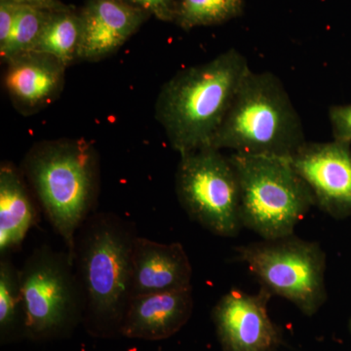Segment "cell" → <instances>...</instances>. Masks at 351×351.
I'll return each mask as SVG.
<instances>
[{
	"instance_id": "5b68a950",
	"label": "cell",
	"mask_w": 351,
	"mask_h": 351,
	"mask_svg": "<svg viewBox=\"0 0 351 351\" xmlns=\"http://www.w3.org/2000/svg\"><path fill=\"white\" fill-rule=\"evenodd\" d=\"M228 157L239 179L242 226L263 239L294 234L315 201L291 158L234 152Z\"/></svg>"
},
{
	"instance_id": "ffe728a7",
	"label": "cell",
	"mask_w": 351,
	"mask_h": 351,
	"mask_svg": "<svg viewBox=\"0 0 351 351\" xmlns=\"http://www.w3.org/2000/svg\"><path fill=\"white\" fill-rule=\"evenodd\" d=\"M162 22L174 23L177 0H123Z\"/></svg>"
},
{
	"instance_id": "e0dca14e",
	"label": "cell",
	"mask_w": 351,
	"mask_h": 351,
	"mask_svg": "<svg viewBox=\"0 0 351 351\" xmlns=\"http://www.w3.org/2000/svg\"><path fill=\"white\" fill-rule=\"evenodd\" d=\"M243 12V0H177L175 24L184 31L223 24Z\"/></svg>"
},
{
	"instance_id": "7402d4cb",
	"label": "cell",
	"mask_w": 351,
	"mask_h": 351,
	"mask_svg": "<svg viewBox=\"0 0 351 351\" xmlns=\"http://www.w3.org/2000/svg\"><path fill=\"white\" fill-rule=\"evenodd\" d=\"M19 7L20 4L0 0V56L4 54L12 38Z\"/></svg>"
},
{
	"instance_id": "2e32d148",
	"label": "cell",
	"mask_w": 351,
	"mask_h": 351,
	"mask_svg": "<svg viewBox=\"0 0 351 351\" xmlns=\"http://www.w3.org/2000/svg\"><path fill=\"white\" fill-rule=\"evenodd\" d=\"M80 36V10L50 12L34 51L49 54L68 68L78 61Z\"/></svg>"
},
{
	"instance_id": "44dd1931",
	"label": "cell",
	"mask_w": 351,
	"mask_h": 351,
	"mask_svg": "<svg viewBox=\"0 0 351 351\" xmlns=\"http://www.w3.org/2000/svg\"><path fill=\"white\" fill-rule=\"evenodd\" d=\"M329 119L334 140L351 143V104L330 108Z\"/></svg>"
},
{
	"instance_id": "4fadbf2b",
	"label": "cell",
	"mask_w": 351,
	"mask_h": 351,
	"mask_svg": "<svg viewBox=\"0 0 351 351\" xmlns=\"http://www.w3.org/2000/svg\"><path fill=\"white\" fill-rule=\"evenodd\" d=\"M193 267L180 243L163 244L137 237L133 249L132 299L138 295L188 290Z\"/></svg>"
},
{
	"instance_id": "9a60e30c",
	"label": "cell",
	"mask_w": 351,
	"mask_h": 351,
	"mask_svg": "<svg viewBox=\"0 0 351 351\" xmlns=\"http://www.w3.org/2000/svg\"><path fill=\"white\" fill-rule=\"evenodd\" d=\"M40 205L21 168L0 165V256L18 250L40 221Z\"/></svg>"
},
{
	"instance_id": "603a6c76",
	"label": "cell",
	"mask_w": 351,
	"mask_h": 351,
	"mask_svg": "<svg viewBox=\"0 0 351 351\" xmlns=\"http://www.w3.org/2000/svg\"><path fill=\"white\" fill-rule=\"evenodd\" d=\"M14 2L20 5L31 6L34 8L43 9L50 12H62V11H71L75 9V6L66 4L61 0H5Z\"/></svg>"
},
{
	"instance_id": "ac0fdd59",
	"label": "cell",
	"mask_w": 351,
	"mask_h": 351,
	"mask_svg": "<svg viewBox=\"0 0 351 351\" xmlns=\"http://www.w3.org/2000/svg\"><path fill=\"white\" fill-rule=\"evenodd\" d=\"M17 327L25 332V309L19 269L8 256L0 258V328L2 335Z\"/></svg>"
},
{
	"instance_id": "6da1fadb",
	"label": "cell",
	"mask_w": 351,
	"mask_h": 351,
	"mask_svg": "<svg viewBox=\"0 0 351 351\" xmlns=\"http://www.w3.org/2000/svg\"><path fill=\"white\" fill-rule=\"evenodd\" d=\"M248 61L232 48L206 63L182 69L161 88L156 117L181 154L211 147L245 76Z\"/></svg>"
},
{
	"instance_id": "d6986e66",
	"label": "cell",
	"mask_w": 351,
	"mask_h": 351,
	"mask_svg": "<svg viewBox=\"0 0 351 351\" xmlns=\"http://www.w3.org/2000/svg\"><path fill=\"white\" fill-rule=\"evenodd\" d=\"M50 11L34 7L20 5L16 18L15 27L10 43L4 54L1 55L3 63L27 52L34 51L40 38Z\"/></svg>"
},
{
	"instance_id": "52a82bcc",
	"label": "cell",
	"mask_w": 351,
	"mask_h": 351,
	"mask_svg": "<svg viewBox=\"0 0 351 351\" xmlns=\"http://www.w3.org/2000/svg\"><path fill=\"white\" fill-rule=\"evenodd\" d=\"M19 276L27 336L53 338L83 319L82 293L66 251L41 245L25 258Z\"/></svg>"
},
{
	"instance_id": "9c48e42d",
	"label": "cell",
	"mask_w": 351,
	"mask_h": 351,
	"mask_svg": "<svg viewBox=\"0 0 351 351\" xmlns=\"http://www.w3.org/2000/svg\"><path fill=\"white\" fill-rule=\"evenodd\" d=\"M351 143H304L291 157L316 206L335 219L351 217Z\"/></svg>"
},
{
	"instance_id": "277c9868",
	"label": "cell",
	"mask_w": 351,
	"mask_h": 351,
	"mask_svg": "<svg viewBox=\"0 0 351 351\" xmlns=\"http://www.w3.org/2000/svg\"><path fill=\"white\" fill-rule=\"evenodd\" d=\"M304 126L280 78L249 71L211 147L234 154L291 158L306 143Z\"/></svg>"
},
{
	"instance_id": "8992f818",
	"label": "cell",
	"mask_w": 351,
	"mask_h": 351,
	"mask_svg": "<svg viewBox=\"0 0 351 351\" xmlns=\"http://www.w3.org/2000/svg\"><path fill=\"white\" fill-rule=\"evenodd\" d=\"M237 258L272 295L313 316L326 302V254L316 242L294 234L240 246Z\"/></svg>"
},
{
	"instance_id": "ba28073f",
	"label": "cell",
	"mask_w": 351,
	"mask_h": 351,
	"mask_svg": "<svg viewBox=\"0 0 351 351\" xmlns=\"http://www.w3.org/2000/svg\"><path fill=\"white\" fill-rule=\"evenodd\" d=\"M176 193L189 218L221 237H237L243 226L240 191L230 157L213 147L181 154Z\"/></svg>"
},
{
	"instance_id": "cb8c5ba5",
	"label": "cell",
	"mask_w": 351,
	"mask_h": 351,
	"mask_svg": "<svg viewBox=\"0 0 351 351\" xmlns=\"http://www.w3.org/2000/svg\"><path fill=\"white\" fill-rule=\"evenodd\" d=\"M350 332H351V319H350Z\"/></svg>"
},
{
	"instance_id": "30bf717a",
	"label": "cell",
	"mask_w": 351,
	"mask_h": 351,
	"mask_svg": "<svg viewBox=\"0 0 351 351\" xmlns=\"http://www.w3.org/2000/svg\"><path fill=\"white\" fill-rule=\"evenodd\" d=\"M272 294L261 287L257 294L230 290L212 313L223 351H277L282 341L267 304Z\"/></svg>"
},
{
	"instance_id": "7c38bea8",
	"label": "cell",
	"mask_w": 351,
	"mask_h": 351,
	"mask_svg": "<svg viewBox=\"0 0 351 351\" xmlns=\"http://www.w3.org/2000/svg\"><path fill=\"white\" fill-rule=\"evenodd\" d=\"M5 64L4 86L14 108L23 115L49 107L63 91L66 66L49 54L31 51Z\"/></svg>"
},
{
	"instance_id": "8fae6325",
	"label": "cell",
	"mask_w": 351,
	"mask_h": 351,
	"mask_svg": "<svg viewBox=\"0 0 351 351\" xmlns=\"http://www.w3.org/2000/svg\"><path fill=\"white\" fill-rule=\"evenodd\" d=\"M82 36L78 61L112 56L152 17L123 0H86L80 9Z\"/></svg>"
},
{
	"instance_id": "3957f363",
	"label": "cell",
	"mask_w": 351,
	"mask_h": 351,
	"mask_svg": "<svg viewBox=\"0 0 351 351\" xmlns=\"http://www.w3.org/2000/svg\"><path fill=\"white\" fill-rule=\"evenodd\" d=\"M21 170L73 262L76 233L98 201L96 149L84 138L43 141L27 152Z\"/></svg>"
},
{
	"instance_id": "7a4b0ae2",
	"label": "cell",
	"mask_w": 351,
	"mask_h": 351,
	"mask_svg": "<svg viewBox=\"0 0 351 351\" xmlns=\"http://www.w3.org/2000/svg\"><path fill=\"white\" fill-rule=\"evenodd\" d=\"M131 223L113 213H97L76 233L73 265L82 290L83 319L98 334L119 332L132 300Z\"/></svg>"
},
{
	"instance_id": "5bb4252c",
	"label": "cell",
	"mask_w": 351,
	"mask_h": 351,
	"mask_svg": "<svg viewBox=\"0 0 351 351\" xmlns=\"http://www.w3.org/2000/svg\"><path fill=\"white\" fill-rule=\"evenodd\" d=\"M193 288L133 298L120 334L130 339L159 341L170 338L193 314Z\"/></svg>"
}]
</instances>
